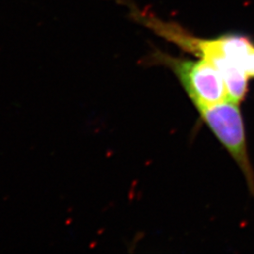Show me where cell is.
Masks as SVG:
<instances>
[{
    "label": "cell",
    "instance_id": "6da1fadb",
    "mask_svg": "<svg viewBox=\"0 0 254 254\" xmlns=\"http://www.w3.org/2000/svg\"><path fill=\"white\" fill-rule=\"evenodd\" d=\"M197 109L201 119L227 149L244 173L248 187L254 198V171L249 158L245 126L239 104L225 99L215 105L200 107Z\"/></svg>",
    "mask_w": 254,
    "mask_h": 254
},
{
    "label": "cell",
    "instance_id": "7a4b0ae2",
    "mask_svg": "<svg viewBox=\"0 0 254 254\" xmlns=\"http://www.w3.org/2000/svg\"><path fill=\"white\" fill-rule=\"evenodd\" d=\"M155 60L173 70L196 108L207 107L228 99L222 76L207 61L183 60L160 52L157 53Z\"/></svg>",
    "mask_w": 254,
    "mask_h": 254
}]
</instances>
